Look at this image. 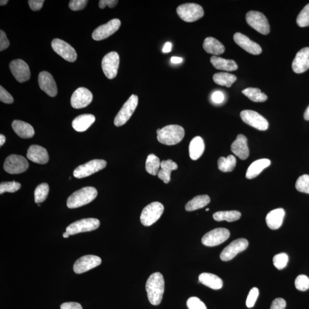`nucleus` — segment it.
I'll return each mask as SVG.
<instances>
[{
    "mask_svg": "<svg viewBox=\"0 0 309 309\" xmlns=\"http://www.w3.org/2000/svg\"><path fill=\"white\" fill-rule=\"evenodd\" d=\"M145 289L150 303L155 306L161 303L165 292V280L160 272H155L150 276L145 285Z\"/></svg>",
    "mask_w": 309,
    "mask_h": 309,
    "instance_id": "f257e3e1",
    "label": "nucleus"
},
{
    "mask_svg": "<svg viewBox=\"0 0 309 309\" xmlns=\"http://www.w3.org/2000/svg\"><path fill=\"white\" fill-rule=\"evenodd\" d=\"M156 133L159 142L167 145H173L179 143L183 140L185 132L181 126L169 125L162 129H158Z\"/></svg>",
    "mask_w": 309,
    "mask_h": 309,
    "instance_id": "f03ea898",
    "label": "nucleus"
},
{
    "mask_svg": "<svg viewBox=\"0 0 309 309\" xmlns=\"http://www.w3.org/2000/svg\"><path fill=\"white\" fill-rule=\"evenodd\" d=\"M97 191L93 187H84L74 192L68 198L67 205L68 208L76 209L93 201L96 198Z\"/></svg>",
    "mask_w": 309,
    "mask_h": 309,
    "instance_id": "7ed1b4c3",
    "label": "nucleus"
},
{
    "mask_svg": "<svg viewBox=\"0 0 309 309\" xmlns=\"http://www.w3.org/2000/svg\"><path fill=\"white\" fill-rule=\"evenodd\" d=\"M177 12L181 20L192 23L204 16V10L201 5L195 3H186L177 7Z\"/></svg>",
    "mask_w": 309,
    "mask_h": 309,
    "instance_id": "20e7f679",
    "label": "nucleus"
},
{
    "mask_svg": "<svg viewBox=\"0 0 309 309\" xmlns=\"http://www.w3.org/2000/svg\"><path fill=\"white\" fill-rule=\"evenodd\" d=\"M164 212V206L161 203L155 202L144 208L140 216V221L145 226H150L157 221Z\"/></svg>",
    "mask_w": 309,
    "mask_h": 309,
    "instance_id": "39448f33",
    "label": "nucleus"
},
{
    "mask_svg": "<svg viewBox=\"0 0 309 309\" xmlns=\"http://www.w3.org/2000/svg\"><path fill=\"white\" fill-rule=\"evenodd\" d=\"M247 23L254 30L264 35L270 33V28L266 16L257 11H250L246 14Z\"/></svg>",
    "mask_w": 309,
    "mask_h": 309,
    "instance_id": "423d86ee",
    "label": "nucleus"
},
{
    "mask_svg": "<svg viewBox=\"0 0 309 309\" xmlns=\"http://www.w3.org/2000/svg\"><path fill=\"white\" fill-rule=\"evenodd\" d=\"M138 104V97L135 94L130 96L128 100L124 104L121 110L118 112L114 120V125L121 127L125 125L132 117Z\"/></svg>",
    "mask_w": 309,
    "mask_h": 309,
    "instance_id": "0eeeda50",
    "label": "nucleus"
},
{
    "mask_svg": "<svg viewBox=\"0 0 309 309\" xmlns=\"http://www.w3.org/2000/svg\"><path fill=\"white\" fill-rule=\"evenodd\" d=\"M107 166V162L102 159H94L76 168L74 176L78 179L92 175L103 170Z\"/></svg>",
    "mask_w": 309,
    "mask_h": 309,
    "instance_id": "6e6552de",
    "label": "nucleus"
},
{
    "mask_svg": "<svg viewBox=\"0 0 309 309\" xmlns=\"http://www.w3.org/2000/svg\"><path fill=\"white\" fill-rule=\"evenodd\" d=\"M29 167L27 160L23 156L11 155L7 157L3 165L5 172L10 174H19L27 171Z\"/></svg>",
    "mask_w": 309,
    "mask_h": 309,
    "instance_id": "1a4fd4ad",
    "label": "nucleus"
},
{
    "mask_svg": "<svg viewBox=\"0 0 309 309\" xmlns=\"http://www.w3.org/2000/svg\"><path fill=\"white\" fill-rule=\"evenodd\" d=\"M100 226V221L95 218H87L72 223L66 228V232L70 235L81 232L92 231Z\"/></svg>",
    "mask_w": 309,
    "mask_h": 309,
    "instance_id": "9d476101",
    "label": "nucleus"
},
{
    "mask_svg": "<svg viewBox=\"0 0 309 309\" xmlns=\"http://www.w3.org/2000/svg\"><path fill=\"white\" fill-rule=\"evenodd\" d=\"M230 237V231L224 228H217L207 232L202 239L203 245L213 247L220 245Z\"/></svg>",
    "mask_w": 309,
    "mask_h": 309,
    "instance_id": "9b49d317",
    "label": "nucleus"
},
{
    "mask_svg": "<svg viewBox=\"0 0 309 309\" xmlns=\"http://www.w3.org/2000/svg\"><path fill=\"white\" fill-rule=\"evenodd\" d=\"M249 246V242L244 238H239L232 242L230 245L225 247L221 253L220 258L221 261H230L237 255L245 250Z\"/></svg>",
    "mask_w": 309,
    "mask_h": 309,
    "instance_id": "f8f14e48",
    "label": "nucleus"
},
{
    "mask_svg": "<svg viewBox=\"0 0 309 309\" xmlns=\"http://www.w3.org/2000/svg\"><path fill=\"white\" fill-rule=\"evenodd\" d=\"M119 61V54L116 52L108 53L103 57L101 67L104 74L108 79H114L117 75Z\"/></svg>",
    "mask_w": 309,
    "mask_h": 309,
    "instance_id": "ddd939ff",
    "label": "nucleus"
},
{
    "mask_svg": "<svg viewBox=\"0 0 309 309\" xmlns=\"http://www.w3.org/2000/svg\"><path fill=\"white\" fill-rule=\"evenodd\" d=\"M241 118L247 125L258 130L266 131L268 129V123L267 120L256 111H243L241 113Z\"/></svg>",
    "mask_w": 309,
    "mask_h": 309,
    "instance_id": "4468645a",
    "label": "nucleus"
},
{
    "mask_svg": "<svg viewBox=\"0 0 309 309\" xmlns=\"http://www.w3.org/2000/svg\"><path fill=\"white\" fill-rule=\"evenodd\" d=\"M51 45L54 52L64 59L69 62H74L77 59V53L68 43L59 39L53 40Z\"/></svg>",
    "mask_w": 309,
    "mask_h": 309,
    "instance_id": "2eb2a0df",
    "label": "nucleus"
},
{
    "mask_svg": "<svg viewBox=\"0 0 309 309\" xmlns=\"http://www.w3.org/2000/svg\"><path fill=\"white\" fill-rule=\"evenodd\" d=\"M121 25V22L119 19L111 20L97 28L92 33V38L96 41H103L118 31Z\"/></svg>",
    "mask_w": 309,
    "mask_h": 309,
    "instance_id": "dca6fc26",
    "label": "nucleus"
},
{
    "mask_svg": "<svg viewBox=\"0 0 309 309\" xmlns=\"http://www.w3.org/2000/svg\"><path fill=\"white\" fill-rule=\"evenodd\" d=\"M93 95L91 92L86 88H79L72 94L71 99L72 107L81 109L88 106L92 102Z\"/></svg>",
    "mask_w": 309,
    "mask_h": 309,
    "instance_id": "f3484780",
    "label": "nucleus"
},
{
    "mask_svg": "<svg viewBox=\"0 0 309 309\" xmlns=\"http://www.w3.org/2000/svg\"><path fill=\"white\" fill-rule=\"evenodd\" d=\"M10 70L16 81L24 83L29 81L31 77V72L28 65L21 59L13 60L10 63Z\"/></svg>",
    "mask_w": 309,
    "mask_h": 309,
    "instance_id": "a211bd4d",
    "label": "nucleus"
},
{
    "mask_svg": "<svg viewBox=\"0 0 309 309\" xmlns=\"http://www.w3.org/2000/svg\"><path fill=\"white\" fill-rule=\"evenodd\" d=\"M101 264V258L92 255L85 256L76 261L74 270L76 274H82L96 267Z\"/></svg>",
    "mask_w": 309,
    "mask_h": 309,
    "instance_id": "6ab92c4d",
    "label": "nucleus"
},
{
    "mask_svg": "<svg viewBox=\"0 0 309 309\" xmlns=\"http://www.w3.org/2000/svg\"><path fill=\"white\" fill-rule=\"evenodd\" d=\"M40 88L48 96L54 97L57 94V88L55 81L51 74L46 71L40 73L38 79Z\"/></svg>",
    "mask_w": 309,
    "mask_h": 309,
    "instance_id": "aec40b11",
    "label": "nucleus"
},
{
    "mask_svg": "<svg viewBox=\"0 0 309 309\" xmlns=\"http://www.w3.org/2000/svg\"><path fill=\"white\" fill-rule=\"evenodd\" d=\"M234 41L237 45L250 54L258 55L262 53L260 45L241 33H236L234 35Z\"/></svg>",
    "mask_w": 309,
    "mask_h": 309,
    "instance_id": "412c9836",
    "label": "nucleus"
},
{
    "mask_svg": "<svg viewBox=\"0 0 309 309\" xmlns=\"http://www.w3.org/2000/svg\"><path fill=\"white\" fill-rule=\"evenodd\" d=\"M309 68V47L303 48L296 54L293 61L292 69L297 74H302Z\"/></svg>",
    "mask_w": 309,
    "mask_h": 309,
    "instance_id": "4be33fe9",
    "label": "nucleus"
},
{
    "mask_svg": "<svg viewBox=\"0 0 309 309\" xmlns=\"http://www.w3.org/2000/svg\"><path fill=\"white\" fill-rule=\"evenodd\" d=\"M27 157L33 162L44 165L49 161V155L46 149L41 145H32L28 148Z\"/></svg>",
    "mask_w": 309,
    "mask_h": 309,
    "instance_id": "5701e85b",
    "label": "nucleus"
},
{
    "mask_svg": "<svg viewBox=\"0 0 309 309\" xmlns=\"http://www.w3.org/2000/svg\"><path fill=\"white\" fill-rule=\"evenodd\" d=\"M231 150L241 160H245L248 158L249 149L246 137L242 134H238L237 139L231 144Z\"/></svg>",
    "mask_w": 309,
    "mask_h": 309,
    "instance_id": "b1692460",
    "label": "nucleus"
},
{
    "mask_svg": "<svg viewBox=\"0 0 309 309\" xmlns=\"http://www.w3.org/2000/svg\"><path fill=\"white\" fill-rule=\"evenodd\" d=\"M285 216V212L283 209L279 208L271 211L266 218L267 226L271 230H277L282 226Z\"/></svg>",
    "mask_w": 309,
    "mask_h": 309,
    "instance_id": "393cba45",
    "label": "nucleus"
},
{
    "mask_svg": "<svg viewBox=\"0 0 309 309\" xmlns=\"http://www.w3.org/2000/svg\"><path fill=\"white\" fill-rule=\"evenodd\" d=\"M95 121V117L91 114H83L76 117L73 121V128L78 132H85Z\"/></svg>",
    "mask_w": 309,
    "mask_h": 309,
    "instance_id": "a878e982",
    "label": "nucleus"
},
{
    "mask_svg": "<svg viewBox=\"0 0 309 309\" xmlns=\"http://www.w3.org/2000/svg\"><path fill=\"white\" fill-rule=\"evenodd\" d=\"M14 132L23 139H29L34 136L35 130L33 127L26 122L21 121H14L12 124Z\"/></svg>",
    "mask_w": 309,
    "mask_h": 309,
    "instance_id": "bb28decb",
    "label": "nucleus"
},
{
    "mask_svg": "<svg viewBox=\"0 0 309 309\" xmlns=\"http://www.w3.org/2000/svg\"><path fill=\"white\" fill-rule=\"evenodd\" d=\"M270 164L271 162L268 159H259L254 162L247 170L246 174L247 179H252L256 177Z\"/></svg>",
    "mask_w": 309,
    "mask_h": 309,
    "instance_id": "cd10ccee",
    "label": "nucleus"
},
{
    "mask_svg": "<svg viewBox=\"0 0 309 309\" xmlns=\"http://www.w3.org/2000/svg\"><path fill=\"white\" fill-rule=\"evenodd\" d=\"M204 141L201 136H196L192 139L189 145V155L193 161L201 157L205 151Z\"/></svg>",
    "mask_w": 309,
    "mask_h": 309,
    "instance_id": "c85d7f7f",
    "label": "nucleus"
},
{
    "mask_svg": "<svg viewBox=\"0 0 309 309\" xmlns=\"http://www.w3.org/2000/svg\"><path fill=\"white\" fill-rule=\"evenodd\" d=\"M161 169L159 171L158 177L163 182L168 184L171 180V174L177 169V165L172 160L169 159L161 162Z\"/></svg>",
    "mask_w": 309,
    "mask_h": 309,
    "instance_id": "c756f323",
    "label": "nucleus"
},
{
    "mask_svg": "<svg viewBox=\"0 0 309 309\" xmlns=\"http://www.w3.org/2000/svg\"><path fill=\"white\" fill-rule=\"evenodd\" d=\"M199 281L203 285L214 290H219L222 288L223 281L215 274L203 272L199 276Z\"/></svg>",
    "mask_w": 309,
    "mask_h": 309,
    "instance_id": "7c9ffc66",
    "label": "nucleus"
},
{
    "mask_svg": "<svg viewBox=\"0 0 309 309\" xmlns=\"http://www.w3.org/2000/svg\"><path fill=\"white\" fill-rule=\"evenodd\" d=\"M203 46L207 53L215 56L220 55L225 51L224 46L222 44L212 37L207 38L205 40Z\"/></svg>",
    "mask_w": 309,
    "mask_h": 309,
    "instance_id": "2f4dec72",
    "label": "nucleus"
},
{
    "mask_svg": "<svg viewBox=\"0 0 309 309\" xmlns=\"http://www.w3.org/2000/svg\"><path fill=\"white\" fill-rule=\"evenodd\" d=\"M210 61L214 67L217 70L234 71L238 68V65L234 60L224 59L216 56L211 57Z\"/></svg>",
    "mask_w": 309,
    "mask_h": 309,
    "instance_id": "473e14b6",
    "label": "nucleus"
},
{
    "mask_svg": "<svg viewBox=\"0 0 309 309\" xmlns=\"http://www.w3.org/2000/svg\"><path fill=\"white\" fill-rule=\"evenodd\" d=\"M210 202V198L207 195L195 196L185 205V209L187 212H192L203 208Z\"/></svg>",
    "mask_w": 309,
    "mask_h": 309,
    "instance_id": "72a5a7b5",
    "label": "nucleus"
},
{
    "mask_svg": "<svg viewBox=\"0 0 309 309\" xmlns=\"http://www.w3.org/2000/svg\"><path fill=\"white\" fill-rule=\"evenodd\" d=\"M213 80L217 85L229 88L237 81V77L234 75L228 73L220 72L214 75Z\"/></svg>",
    "mask_w": 309,
    "mask_h": 309,
    "instance_id": "f704fd0d",
    "label": "nucleus"
},
{
    "mask_svg": "<svg viewBox=\"0 0 309 309\" xmlns=\"http://www.w3.org/2000/svg\"><path fill=\"white\" fill-rule=\"evenodd\" d=\"M241 217V213L238 211H226V212H218L214 214V220L218 221H226L232 222L238 221Z\"/></svg>",
    "mask_w": 309,
    "mask_h": 309,
    "instance_id": "c9c22d12",
    "label": "nucleus"
},
{
    "mask_svg": "<svg viewBox=\"0 0 309 309\" xmlns=\"http://www.w3.org/2000/svg\"><path fill=\"white\" fill-rule=\"evenodd\" d=\"M161 165V162L158 156L155 154H150L147 156L145 162V170L148 174L155 176L158 175Z\"/></svg>",
    "mask_w": 309,
    "mask_h": 309,
    "instance_id": "e433bc0d",
    "label": "nucleus"
},
{
    "mask_svg": "<svg viewBox=\"0 0 309 309\" xmlns=\"http://www.w3.org/2000/svg\"><path fill=\"white\" fill-rule=\"evenodd\" d=\"M236 158L233 155H229L227 158L221 157L218 159V169L224 173L231 172L236 166Z\"/></svg>",
    "mask_w": 309,
    "mask_h": 309,
    "instance_id": "4c0bfd02",
    "label": "nucleus"
},
{
    "mask_svg": "<svg viewBox=\"0 0 309 309\" xmlns=\"http://www.w3.org/2000/svg\"><path fill=\"white\" fill-rule=\"evenodd\" d=\"M242 93L254 102H264L267 99L266 94L262 92L260 89L256 88H247L242 90Z\"/></svg>",
    "mask_w": 309,
    "mask_h": 309,
    "instance_id": "58836bf2",
    "label": "nucleus"
},
{
    "mask_svg": "<svg viewBox=\"0 0 309 309\" xmlns=\"http://www.w3.org/2000/svg\"><path fill=\"white\" fill-rule=\"evenodd\" d=\"M49 187L47 183L38 185L35 191V201L37 204L44 202L49 194Z\"/></svg>",
    "mask_w": 309,
    "mask_h": 309,
    "instance_id": "ea45409f",
    "label": "nucleus"
},
{
    "mask_svg": "<svg viewBox=\"0 0 309 309\" xmlns=\"http://www.w3.org/2000/svg\"><path fill=\"white\" fill-rule=\"evenodd\" d=\"M297 24L300 27H307L309 25V3L301 11L297 19Z\"/></svg>",
    "mask_w": 309,
    "mask_h": 309,
    "instance_id": "a19ab883",
    "label": "nucleus"
},
{
    "mask_svg": "<svg viewBox=\"0 0 309 309\" xmlns=\"http://www.w3.org/2000/svg\"><path fill=\"white\" fill-rule=\"evenodd\" d=\"M21 187V184L15 181L2 182L0 184V194H2L4 192H15L20 190Z\"/></svg>",
    "mask_w": 309,
    "mask_h": 309,
    "instance_id": "79ce46f5",
    "label": "nucleus"
},
{
    "mask_svg": "<svg viewBox=\"0 0 309 309\" xmlns=\"http://www.w3.org/2000/svg\"><path fill=\"white\" fill-rule=\"evenodd\" d=\"M296 188L300 192L309 194V176L303 175L299 177L296 181Z\"/></svg>",
    "mask_w": 309,
    "mask_h": 309,
    "instance_id": "37998d69",
    "label": "nucleus"
},
{
    "mask_svg": "<svg viewBox=\"0 0 309 309\" xmlns=\"http://www.w3.org/2000/svg\"><path fill=\"white\" fill-rule=\"evenodd\" d=\"M289 257L286 253H280L275 255L273 258V264L274 266L278 269L284 268L288 265Z\"/></svg>",
    "mask_w": 309,
    "mask_h": 309,
    "instance_id": "c03bdc74",
    "label": "nucleus"
},
{
    "mask_svg": "<svg viewBox=\"0 0 309 309\" xmlns=\"http://www.w3.org/2000/svg\"><path fill=\"white\" fill-rule=\"evenodd\" d=\"M295 286L297 290L305 292L309 289V278L305 275L298 276L295 281Z\"/></svg>",
    "mask_w": 309,
    "mask_h": 309,
    "instance_id": "a18cd8bd",
    "label": "nucleus"
},
{
    "mask_svg": "<svg viewBox=\"0 0 309 309\" xmlns=\"http://www.w3.org/2000/svg\"><path fill=\"white\" fill-rule=\"evenodd\" d=\"M188 309H207V307L203 302L197 297H190L187 301Z\"/></svg>",
    "mask_w": 309,
    "mask_h": 309,
    "instance_id": "49530a36",
    "label": "nucleus"
},
{
    "mask_svg": "<svg viewBox=\"0 0 309 309\" xmlns=\"http://www.w3.org/2000/svg\"><path fill=\"white\" fill-rule=\"evenodd\" d=\"M259 296V290L257 288H253L251 289L247 296L246 305L247 308H252L255 305Z\"/></svg>",
    "mask_w": 309,
    "mask_h": 309,
    "instance_id": "de8ad7c7",
    "label": "nucleus"
},
{
    "mask_svg": "<svg viewBox=\"0 0 309 309\" xmlns=\"http://www.w3.org/2000/svg\"><path fill=\"white\" fill-rule=\"evenodd\" d=\"M88 2L87 0H72L69 3V7L74 11L82 10L85 8Z\"/></svg>",
    "mask_w": 309,
    "mask_h": 309,
    "instance_id": "09e8293b",
    "label": "nucleus"
},
{
    "mask_svg": "<svg viewBox=\"0 0 309 309\" xmlns=\"http://www.w3.org/2000/svg\"><path fill=\"white\" fill-rule=\"evenodd\" d=\"M0 100L6 104H12L13 102V98L7 90L0 87Z\"/></svg>",
    "mask_w": 309,
    "mask_h": 309,
    "instance_id": "8fccbe9b",
    "label": "nucleus"
},
{
    "mask_svg": "<svg viewBox=\"0 0 309 309\" xmlns=\"http://www.w3.org/2000/svg\"><path fill=\"white\" fill-rule=\"evenodd\" d=\"M9 45L10 43L6 37L5 33L2 30L0 31V50L2 51L8 48Z\"/></svg>",
    "mask_w": 309,
    "mask_h": 309,
    "instance_id": "3c124183",
    "label": "nucleus"
},
{
    "mask_svg": "<svg viewBox=\"0 0 309 309\" xmlns=\"http://www.w3.org/2000/svg\"><path fill=\"white\" fill-rule=\"evenodd\" d=\"M286 303L285 300L278 298L272 301L270 309H285Z\"/></svg>",
    "mask_w": 309,
    "mask_h": 309,
    "instance_id": "603ef678",
    "label": "nucleus"
},
{
    "mask_svg": "<svg viewBox=\"0 0 309 309\" xmlns=\"http://www.w3.org/2000/svg\"><path fill=\"white\" fill-rule=\"evenodd\" d=\"M44 1V0H30L28 1L30 8L34 11H38L41 9Z\"/></svg>",
    "mask_w": 309,
    "mask_h": 309,
    "instance_id": "864d4df0",
    "label": "nucleus"
},
{
    "mask_svg": "<svg viewBox=\"0 0 309 309\" xmlns=\"http://www.w3.org/2000/svg\"><path fill=\"white\" fill-rule=\"evenodd\" d=\"M118 1H116V0H100L99 6L101 9L105 8L107 5L110 8H114L118 4Z\"/></svg>",
    "mask_w": 309,
    "mask_h": 309,
    "instance_id": "5fc2aeb1",
    "label": "nucleus"
},
{
    "mask_svg": "<svg viewBox=\"0 0 309 309\" xmlns=\"http://www.w3.org/2000/svg\"><path fill=\"white\" fill-rule=\"evenodd\" d=\"M214 103L220 104L223 102L224 100V94L221 91H216L213 93L212 96Z\"/></svg>",
    "mask_w": 309,
    "mask_h": 309,
    "instance_id": "6e6d98bb",
    "label": "nucleus"
},
{
    "mask_svg": "<svg viewBox=\"0 0 309 309\" xmlns=\"http://www.w3.org/2000/svg\"><path fill=\"white\" fill-rule=\"evenodd\" d=\"M61 309H83L82 305L77 303H65L61 305Z\"/></svg>",
    "mask_w": 309,
    "mask_h": 309,
    "instance_id": "4d7b16f0",
    "label": "nucleus"
},
{
    "mask_svg": "<svg viewBox=\"0 0 309 309\" xmlns=\"http://www.w3.org/2000/svg\"><path fill=\"white\" fill-rule=\"evenodd\" d=\"M172 44L170 42H167L165 44L164 47L163 48V52L164 53H169L172 51Z\"/></svg>",
    "mask_w": 309,
    "mask_h": 309,
    "instance_id": "13d9d810",
    "label": "nucleus"
},
{
    "mask_svg": "<svg viewBox=\"0 0 309 309\" xmlns=\"http://www.w3.org/2000/svg\"><path fill=\"white\" fill-rule=\"evenodd\" d=\"M171 61L173 64H179L183 61V59L179 57H172V59H171Z\"/></svg>",
    "mask_w": 309,
    "mask_h": 309,
    "instance_id": "bf43d9fd",
    "label": "nucleus"
},
{
    "mask_svg": "<svg viewBox=\"0 0 309 309\" xmlns=\"http://www.w3.org/2000/svg\"><path fill=\"white\" fill-rule=\"evenodd\" d=\"M6 138L4 135L1 134V135H0V146H2V145L4 144Z\"/></svg>",
    "mask_w": 309,
    "mask_h": 309,
    "instance_id": "052dcab7",
    "label": "nucleus"
},
{
    "mask_svg": "<svg viewBox=\"0 0 309 309\" xmlns=\"http://www.w3.org/2000/svg\"><path fill=\"white\" fill-rule=\"evenodd\" d=\"M304 119L306 120V121H309V105L306 111H305V112Z\"/></svg>",
    "mask_w": 309,
    "mask_h": 309,
    "instance_id": "680f3d73",
    "label": "nucleus"
},
{
    "mask_svg": "<svg viewBox=\"0 0 309 309\" xmlns=\"http://www.w3.org/2000/svg\"><path fill=\"white\" fill-rule=\"evenodd\" d=\"M8 2V0H1V1H0V5H1V6L5 5Z\"/></svg>",
    "mask_w": 309,
    "mask_h": 309,
    "instance_id": "e2e57ef3",
    "label": "nucleus"
},
{
    "mask_svg": "<svg viewBox=\"0 0 309 309\" xmlns=\"http://www.w3.org/2000/svg\"><path fill=\"white\" fill-rule=\"evenodd\" d=\"M69 236H70V234H69L68 233V232H64V233L63 234V237H64V238H68V237H69Z\"/></svg>",
    "mask_w": 309,
    "mask_h": 309,
    "instance_id": "0e129e2a",
    "label": "nucleus"
},
{
    "mask_svg": "<svg viewBox=\"0 0 309 309\" xmlns=\"http://www.w3.org/2000/svg\"><path fill=\"white\" fill-rule=\"evenodd\" d=\"M209 210H210L209 209H207L206 210V212H208V211H209Z\"/></svg>",
    "mask_w": 309,
    "mask_h": 309,
    "instance_id": "69168bd1",
    "label": "nucleus"
},
{
    "mask_svg": "<svg viewBox=\"0 0 309 309\" xmlns=\"http://www.w3.org/2000/svg\"><path fill=\"white\" fill-rule=\"evenodd\" d=\"M41 205L40 204H38V206H41Z\"/></svg>",
    "mask_w": 309,
    "mask_h": 309,
    "instance_id": "338daca9",
    "label": "nucleus"
}]
</instances>
